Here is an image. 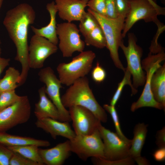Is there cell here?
Wrapping results in <instances>:
<instances>
[{
    "instance_id": "cell-42",
    "label": "cell",
    "mask_w": 165,
    "mask_h": 165,
    "mask_svg": "<svg viewBox=\"0 0 165 165\" xmlns=\"http://www.w3.org/2000/svg\"><path fill=\"white\" fill-rule=\"evenodd\" d=\"M1 42L0 39V55H1L2 53V49L1 47Z\"/></svg>"
},
{
    "instance_id": "cell-29",
    "label": "cell",
    "mask_w": 165,
    "mask_h": 165,
    "mask_svg": "<svg viewBox=\"0 0 165 165\" xmlns=\"http://www.w3.org/2000/svg\"><path fill=\"white\" fill-rule=\"evenodd\" d=\"M21 97L16 93L15 90L0 93V112L14 104Z\"/></svg>"
},
{
    "instance_id": "cell-11",
    "label": "cell",
    "mask_w": 165,
    "mask_h": 165,
    "mask_svg": "<svg viewBox=\"0 0 165 165\" xmlns=\"http://www.w3.org/2000/svg\"><path fill=\"white\" fill-rule=\"evenodd\" d=\"M38 75L39 80L45 85V91L51 100L58 110L61 121L70 122L71 121L69 111L63 105L60 95L62 84L50 67L42 68Z\"/></svg>"
},
{
    "instance_id": "cell-28",
    "label": "cell",
    "mask_w": 165,
    "mask_h": 165,
    "mask_svg": "<svg viewBox=\"0 0 165 165\" xmlns=\"http://www.w3.org/2000/svg\"><path fill=\"white\" fill-rule=\"evenodd\" d=\"M103 108L111 115L115 125L116 133L122 139L131 144V140L127 138L124 135L121 130L118 114L115 106L105 104L104 105Z\"/></svg>"
},
{
    "instance_id": "cell-25",
    "label": "cell",
    "mask_w": 165,
    "mask_h": 165,
    "mask_svg": "<svg viewBox=\"0 0 165 165\" xmlns=\"http://www.w3.org/2000/svg\"><path fill=\"white\" fill-rule=\"evenodd\" d=\"M84 38V42L86 46H91L100 49L106 46L105 34L99 24Z\"/></svg>"
},
{
    "instance_id": "cell-19",
    "label": "cell",
    "mask_w": 165,
    "mask_h": 165,
    "mask_svg": "<svg viewBox=\"0 0 165 165\" xmlns=\"http://www.w3.org/2000/svg\"><path fill=\"white\" fill-rule=\"evenodd\" d=\"M46 7L50 15L49 23L46 26L40 28L31 26V29L35 35L45 38L57 45L59 42L56 32V15L57 10L54 1L47 3Z\"/></svg>"
},
{
    "instance_id": "cell-3",
    "label": "cell",
    "mask_w": 165,
    "mask_h": 165,
    "mask_svg": "<svg viewBox=\"0 0 165 165\" xmlns=\"http://www.w3.org/2000/svg\"><path fill=\"white\" fill-rule=\"evenodd\" d=\"M97 19L104 32L106 42V47L108 50L110 56L115 66L124 72L125 70L119 57L118 49L123 40L122 32L125 19L118 16L112 19L101 15L87 9Z\"/></svg>"
},
{
    "instance_id": "cell-20",
    "label": "cell",
    "mask_w": 165,
    "mask_h": 165,
    "mask_svg": "<svg viewBox=\"0 0 165 165\" xmlns=\"http://www.w3.org/2000/svg\"><path fill=\"white\" fill-rule=\"evenodd\" d=\"M0 143L6 146L34 145L39 147H47L50 145V142L47 140L12 135L6 132H0Z\"/></svg>"
},
{
    "instance_id": "cell-2",
    "label": "cell",
    "mask_w": 165,
    "mask_h": 165,
    "mask_svg": "<svg viewBox=\"0 0 165 165\" xmlns=\"http://www.w3.org/2000/svg\"><path fill=\"white\" fill-rule=\"evenodd\" d=\"M61 98L65 108L74 106L83 107L91 111L101 122H107L106 111L96 99L86 76L79 79L69 86Z\"/></svg>"
},
{
    "instance_id": "cell-32",
    "label": "cell",
    "mask_w": 165,
    "mask_h": 165,
    "mask_svg": "<svg viewBox=\"0 0 165 165\" xmlns=\"http://www.w3.org/2000/svg\"><path fill=\"white\" fill-rule=\"evenodd\" d=\"M91 76L93 80L97 83L102 82L105 79L106 72L98 62H97L96 66L93 68Z\"/></svg>"
},
{
    "instance_id": "cell-13",
    "label": "cell",
    "mask_w": 165,
    "mask_h": 165,
    "mask_svg": "<svg viewBox=\"0 0 165 165\" xmlns=\"http://www.w3.org/2000/svg\"><path fill=\"white\" fill-rule=\"evenodd\" d=\"M58 47L45 38L36 35L31 37L28 46V62L30 68L41 69L45 61L57 52Z\"/></svg>"
},
{
    "instance_id": "cell-33",
    "label": "cell",
    "mask_w": 165,
    "mask_h": 165,
    "mask_svg": "<svg viewBox=\"0 0 165 165\" xmlns=\"http://www.w3.org/2000/svg\"><path fill=\"white\" fill-rule=\"evenodd\" d=\"M9 165H39L20 154L13 152L9 162Z\"/></svg>"
},
{
    "instance_id": "cell-23",
    "label": "cell",
    "mask_w": 165,
    "mask_h": 165,
    "mask_svg": "<svg viewBox=\"0 0 165 165\" xmlns=\"http://www.w3.org/2000/svg\"><path fill=\"white\" fill-rule=\"evenodd\" d=\"M20 73L13 67H10L6 70L3 78L0 79V93L15 90L19 86Z\"/></svg>"
},
{
    "instance_id": "cell-39",
    "label": "cell",
    "mask_w": 165,
    "mask_h": 165,
    "mask_svg": "<svg viewBox=\"0 0 165 165\" xmlns=\"http://www.w3.org/2000/svg\"><path fill=\"white\" fill-rule=\"evenodd\" d=\"M10 59L2 57L0 55V75L9 64Z\"/></svg>"
},
{
    "instance_id": "cell-7",
    "label": "cell",
    "mask_w": 165,
    "mask_h": 165,
    "mask_svg": "<svg viewBox=\"0 0 165 165\" xmlns=\"http://www.w3.org/2000/svg\"><path fill=\"white\" fill-rule=\"evenodd\" d=\"M71 152L86 160L89 157L104 158V144L98 128L89 135H76L69 140Z\"/></svg>"
},
{
    "instance_id": "cell-41",
    "label": "cell",
    "mask_w": 165,
    "mask_h": 165,
    "mask_svg": "<svg viewBox=\"0 0 165 165\" xmlns=\"http://www.w3.org/2000/svg\"><path fill=\"white\" fill-rule=\"evenodd\" d=\"M155 8L157 10L159 15H164L165 14V10L164 8L161 7L157 5L156 3L154 2L152 0H148Z\"/></svg>"
},
{
    "instance_id": "cell-17",
    "label": "cell",
    "mask_w": 165,
    "mask_h": 165,
    "mask_svg": "<svg viewBox=\"0 0 165 165\" xmlns=\"http://www.w3.org/2000/svg\"><path fill=\"white\" fill-rule=\"evenodd\" d=\"M71 152L68 140L50 148H39V153L44 164L47 165H61Z\"/></svg>"
},
{
    "instance_id": "cell-9",
    "label": "cell",
    "mask_w": 165,
    "mask_h": 165,
    "mask_svg": "<svg viewBox=\"0 0 165 165\" xmlns=\"http://www.w3.org/2000/svg\"><path fill=\"white\" fill-rule=\"evenodd\" d=\"M31 113V106L28 97L21 96L16 102L0 112V132H6L27 122Z\"/></svg>"
},
{
    "instance_id": "cell-24",
    "label": "cell",
    "mask_w": 165,
    "mask_h": 165,
    "mask_svg": "<svg viewBox=\"0 0 165 165\" xmlns=\"http://www.w3.org/2000/svg\"><path fill=\"white\" fill-rule=\"evenodd\" d=\"M7 147L13 152L17 153L39 165H44L39 153V147L37 145H28Z\"/></svg>"
},
{
    "instance_id": "cell-18",
    "label": "cell",
    "mask_w": 165,
    "mask_h": 165,
    "mask_svg": "<svg viewBox=\"0 0 165 165\" xmlns=\"http://www.w3.org/2000/svg\"><path fill=\"white\" fill-rule=\"evenodd\" d=\"M38 101L35 105L34 114L37 119L49 118L61 121L59 112L50 99L47 97L45 86L38 90Z\"/></svg>"
},
{
    "instance_id": "cell-37",
    "label": "cell",
    "mask_w": 165,
    "mask_h": 165,
    "mask_svg": "<svg viewBox=\"0 0 165 165\" xmlns=\"http://www.w3.org/2000/svg\"><path fill=\"white\" fill-rule=\"evenodd\" d=\"M156 143L159 148L165 147V127L158 130L156 134Z\"/></svg>"
},
{
    "instance_id": "cell-34",
    "label": "cell",
    "mask_w": 165,
    "mask_h": 165,
    "mask_svg": "<svg viewBox=\"0 0 165 165\" xmlns=\"http://www.w3.org/2000/svg\"><path fill=\"white\" fill-rule=\"evenodd\" d=\"M118 16L125 19L130 10L129 0H115Z\"/></svg>"
},
{
    "instance_id": "cell-22",
    "label": "cell",
    "mask_w": 165,
    "mask_h": 165,
    "mask_svg": "<svg viewBox=\"0 0 165 165\" xmlns=\"http://www.w3.org/2000/svg\"><path fill=\"white\" fill-rule=\"evenodd\" d=\"M148 126L144 123H139L134 127V137L131 140L129 151V156L133 159L141 156L147 136Z\"/></svg>"
},
{
    "instance_id": "cell-31",
    "label": "cell",
    "mask_w": 165,
    "mask_h": 165,
    "mask_svg": "<svg viewBox=\"0 0 165 165\" xmlns=\"http://www.w3.org/2000/svg\"><path fill=\"white\" fill-rule=\"evenodd\" d=\"M87 6L97 13L107 17L105 0H89Z\"/></svg>"
},
{
    "instance_id": "cell-40",
    "label": "cell",
    "mask_w": 165,
    "mask_h": 165,
    "mask_svg": "<svg viewBox=\"0 0 165 165\" xmlns=\"http://www.w3.org/2000/svg\"><path fill=\"white\" fill-rule=\"evenodd\" d=\"M134 159L135 162L139 165H148L150 164L149 161L147 159L141 156L136 157Z\"/></svg>"
},
{
    "instance_id": "cell-8",
    "label": "cell",
    "mask_w": 165,
    "mask_h": 165,
    "mask_svg": "<svg viewBox=\"0 0 165 165\" xmlns=\"http://www.w3.org/2000/svg\"><path fill=\"white\" fill-rule=\"evenodd\" d=\"M56 32L58 47L63 57H71L75 52L84 51L86 45L75 24L68 22L57 24Z\"/></svg>"
},
{
    "instance_id": "cell-6",
    "label": "cell",
    "mask_w": 165,
    "mask_h": 165,
    "mask_svg": "<svg viewBox=\"0 0 165 165\" xmlns=\"http://www.w3.org/2000/svg\"><path fill=\"white\" fill-rule=\"evenodd\" d=\"M128 36V46L124 45L123 40L120 43V47L126 59V68L132 76L133 86L137 89L139 86L144 85L145 81V73L142 68L141 60L143 50L137 44V38L133 33H129Z\"/></svg>"
},
{
    "instance_id": "cell-30",
    "label": "cell",
    "mask_w": 165,
    "mask_h": 165,
    "mask_svg": "<svg viewBox=\"0 0 165 165\" xmlns=\"http://www.w3.org/2000/svg\"><path fill=\"white\" fill-rule=\"evenodd\" d=\"M92 161L97 165H132L134 164V159L130 156L123 159L109 160L103 158L92 157Z\"/></svg>"
},
{
    "instance_id": "cell-36",
    "label": "cell",
    "mask_w": 165,
    "mask_h": 165,
    "mask_svg": "<svg viewBox=\"0 0 165 165\" xmlns=\"http://www.w3.org/2000/svg\"><path fill=\"white\" fill-rule=\"evenodd\" d=\"M107 17L115 19L118 17L115 0H105Z\"/></svg>"
},
{
    "instance_id": "cell-1",
    "label": "cell",
    "mask_w": 165,
    "mask_h": 165,
    "mask_svg": "<svg viewBox=\"0 0 165 165\" xmlns=\"http://www.w3.org/2000/svg\"><path fill=\"white\" fill-rule=\"evenodd\" d=\"M35 17L33 7L24 3L9 10L3 21V24L16 48L15 60L21 66L19 86L25 82L30 68L28 62V29L29 26L34 23Z\"/></svg>"
},
{
    "instance_id": "cell-14",
    "label": "cell",
    "mask_w": 165,
    "mask_h": 165,
    "mask_svg": "<svg viewBox=\"0 0 165 165\" xmlns=\"http://www.w3.org/2000/svg\"><path fill=\"white\" fill-rule=\"evenodd\" d=\"M68 109L76 135L90 134L98 128L101 122L89 109L79 106H72Z\"/></svg>"
},
{
    "instance_id": "cell-38",
    "label": "cell",
    "mask_w": 165,
    "mask_h": 165,
    "mask_svg": "<svg viewBox=\"0 0 165 165\" xmlns=\"http://www.w3.org/2000/svg\"><path fill=\"white\" fill-rule=\"evenodd\" d=\"M154 159L156 161L162 162L165 160V147L159 148L153 154Z\"/></svg>"
},
{
    "instance_id": "cell-16",
    "label": "cell",
    "mask_w": 165,
    "mask_h": 165,
    "mask_svg": "<svg viewBox=\"0 0 165 165\" xmlns=\"http://www.w3.org/2000/svg\"><path fill=\"white\" fill-rule=\"evenodd\" d=\"M36 126L50 134L55 139L57 136H61L70 140L76 135L71 128L69 122H61L51 118L37 119Z\"/></svg>"
},
{
    "instance_id": "cell-5",
    "label": "cell",
    "mask_w": 165,
    "mask_h": 165,
    "mask_svg": "<svg viewBox=\"0 0 165 165\" xmlns=\"http://www.w3.org/2000/svg\"><path fill=\"white\" fill-rule=\"evenodd\" d=\"M96 56L92 50L83 51L69 62L59 64L57 71L62 84L69 86L77 79L86 76L92 68Z\"/></svg>"
},
{
    "instance_id": "cell-4",
    "label": "cell",
    "mask_w": 165,
    "mask_h": 165,
    "mask_svg": "<svg viewBox=\"0 0 165 165\" xmlns=\"http://www.w3.org/2000/svg\"><path fill=\"white\" fill-rule=\"evenodd\" d=\"M149 53L147 57L141 61L142 67L144 70L146 79L144 88L137 101L133 103L130 107L132 112L144 107H150L160 110L164 109L161 105L154 99L151 89L152 76L156 70L161 65L160 63L165 59V54L163 50L156 53Z\"/></svg>"
},
{
    "instance_id": "cell-35",
    "label": "cell",
    "mask_w": 165,
    "mask_h": 165,
    "mask_svg": "<svg viewBox=\"0 0 165 165\" xmlns=\"http://www.w3.org/2000/svg\"><path fill=\"white\" fill-rule=\"evenodd\" d=\"M13 152L0 143V165H9Z\"/></svg>"
},
{
    "instance_id": "cell-15",
    "label": "cell",
    "mask_w": 165,
    "mask_h": 165,
    "mask_svg": "<svg viewBox=\"0 0 165 165\" xmlns=\"http://www.w3.org/2000/svg\"><path fill=\"white\" fill-rule=\"evenodd\" d=\"M60 18L68 22L80 21L89 0H54Z\"/></svg>"
},
{
    "instance_id": "cell-12",
    "label": "cell",
    "mask_w": 165,
    "mask_h": 165,
    "mask_svg": "<svg viewBox=\"0 0 165 165\" xmlns=\"http://www.w3.org/2000/svg\"><path fill=\"white\" fill-rule=\"evenodd\" d=\"M104 144V158L109 160L123 159L129 155L131 143L127 142L114 133L102 126L98 127Z\"/></svg>"
},
{
    "instance_id": "cell-10",
    "label": "cell",
    "mask_w": 165,
    "mask_h": 165,
    "mask_svg": "<svg viewBox=\"0 0 165 165\" xmlns=\"http://www.w3.org/2000/svg\"><path fill=\"white\" fill-rule=\"evenodd\" d=\"M130 10L126 17L122 32L123 38L138 21L143 20L146 22H153L158 27L163 26L157 18L158 13L148 0H129Z\"/></svg>"
},
{
    "instance_id": "cell-27",
    "label": "cell",
    "mask_w": 165,
    "mask_h": 165,
    "mask_svg": "<svg viewBox=\"0 0 165 165\" xmlns=\"http://www.w3.org/2000/svg\"><path fill=\"white\" fill-rule=\"evenodd\" d=\"M79 22V29L84 37L99 25L96 18L88 11L85 12Z\"/></svg>"
},
{
    "instance_id": "cell-43",
    "label": "cell",
    "mask_w": 165,
    "mask_h": 165,
    "mask_svg": "<svg viewBox=\"0 0 165 165\" xmlns=\"http://www.w3.org/2000/svg\"><path fill=\"white\" fill-rule=\"evenodd\" d=\"M154 2L156 3V2L157 0H152Z\"/></svg>"
},
{
    "instance_id": "cell-26",
    "label": "cell",
    "mask_w": 165,
    "mask_h": 165,
    "mask_svg": "<svg viewBox=\"0 0 165 165\" xmlns=\"http://www.w3.org/2000/svg\"><path fill=\"white\" fill-rule=\"evenodd\" d=\"M124 72V77L122 81L119 83L117 89L110 101V105H111L115 106L126 85H128L130 86L132 95H135L138 92L137 90L135 89L133 86L131 79V74L127 68H125Z\"/></svg>"
},
{
    "instance_id": "cell-21",
    "label": "cell",
    "mask_w": 165,
    "mask_h": 165,
    "mask_svg": "<svg viewBox=\"0 0 165 165\" xmlns=\"http://www.w3.org/2000/svg\"><path fill=\"white\" fill-rule=\"evenodd\" d=\"M151 89L155 100L165 108V64L158 68L153 74Z\"/></svg>"
}]
</instances>
